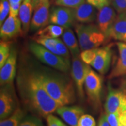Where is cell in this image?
Listing matches in <instances>:
<instances>
[{"instance_id": "obj_1", "label": "cell", "mask_w": 126, "mask_h": 126, "mask_svg": "<svg viewBox=\"0 0 126 126\" xmlns=\"http://www.w3.org/2000/svg\"><path fill=\"white\" fill-rule=\"evenodd\" d=\"M16 80L22 102L31 112L47 117L61 106L46 91L32 64L20 63Z\"/></svg>"}, {"instance_id": "obj_2", "label": "cell", "mask_w": 126, "mask_h": 126, "mask_svg": "<svg viewBox=\"0 0 126 126\" xmlns=\"http://www.w3.org/2000/svg\"><path fill=\"white\" fill-rule=\"evenodd\" d=\"M32 65L46 91L59 105L66 106L75 102L74 82L65 72L56 71L39 64Z\"/></svg>"}, {"instance_id": "obj_3", "label": "cell", "mask_w": 126, "mask_h": 126, "mask_svg": "<svg viewBox=\"0 0 126 126\" xmlns=\"http://www.w3.org/2000/svg\"><path fill=\"white\" fill-rule=\"evenodd\" d=\"M75 29L82 51L97 48L106 39L97 25L91 23L77 24L75 25Z\"/></svg>"}, {"instance_id": "obj_4", "label": "cell", "mask_w": 126, "mask_h": 126, "mask_svg": "<svg viewBox=\"0 0 126 126\" xmlns=\"http://www.w3.org/2000/svg\"><path fill=\"white\" fill-rule=\"evenodd\" d=\"M29 48L31 52L41 62L55 70L67 73L70 68V61L52 53L36 42H31Z\"/></svg>"}, {"instance_id": "obj_5", "label": "cell", "mask_w": 126, "mask_h": 126, "mask_svg": "<svg viewBox=\"0 0 126 126\" xmlns=\"http://www.w3.org/2000/svg\"><path fill=\"white\" fill-rule=\"evenodd\" d=\"M103 80L100 75L91 69L85 80L84 87L88 100L91 106L96 109L100 105V97Z\"/></svg>"}, {"instance_id": "obj_6", "label": "cell", "mask_w": 126, "mask_h": 126, "mask_svg": "<svg viewBox=\"0 0 126 126\" xmlns=\"http://www.w3.org/2000/svg\"><path fill=\"white\" fill-rule=\"evenodd\" d=\"M18 108V100L13 83L1 85L0 91L1 120L8 117Z\"/></svg>"}, {"instance_id": "obj_7", "label": "cell", "mask_w": 126, "mask_h": 126, "mask_svg": "<svg viewBox=\"0 0 126 126\" xmlns=\"http://www.w3.org/2000/svg\"><path fill=\"white\" fill-rule=\"evenodd\" d=\"M91 69L89 65L82 60L80 56L73 57L71 65V77L76 87L78 97L81 100H83L85 97L83 89L85 80Z\"/></svg>"}, {"instance_id": "obj_8", "label": "cell", "mask_w": 126, "mask_h": 126, "mask_svg": "<svg viewBox=\"0 0 126 126\" xmlns=\"http://www.w3.org/2000/svg\"><path fill=\"white\" fill-rule=\"evenodd\" d=\"M105 109L106 113H119L120 114L126 111V89L113 88L109 85Z\"/></svg>"}, {"instance_id": "obj_9", "label": "cell", "mask_w": 126, "mask_h": 126, "mask_svg": "<svg viewBox=\"0 0 126 126\" xmlns=\"http://www.w3.org/2000/svg\"><path fill=\"white\" fill-rule=\"evenodd\" d=\"M49 20L51 24L64 28H71L76 21L75 9L62 6L53 8L50 13Z\"/></svg>"}, {"instance_id": "obj_10", "label": "cell", "mask_w": 126, "mask_h": 126, "mask_svg": "<svg viewBox=\"0 0 126 126\" xmlns=\"http://www.w3.org/2000/svg\"><path fill=\"white\" fill-rule=\"evenodd\" d=\"M112 5L105 6L99 9L96 22L99 29L105 34L106 38H109L111 30L117 18V14Z\"/></svg>"}, {"instance_id": "obj_11", "label": "cell", "mask_w": 126, "mask_h": 126, "mask_svg": "<svg viewBox=\"0 0 126 126\" xmlns=\"http://www.w3.org/2000/svg\"><path fill=\"white\" fill-rule=\"evenodd\" d=\"M49 6V0H44L34 9L30 26L31 32L38 31L47 26L50 22Z\"/></svg>"}, {"instance_id": "obj_12", "label": "cell", "mask_w": 126, "mask_h": 126, "mask_svg": "<svg viewBox=\"0 0 126 126\" xmlns=\"http://www.w3.org/2000/svg\"><path fill=\"white\" fill-rule=\"evenodd\" d=\"M112 57L111 46L99 48L97 54L91 65L101 74H105L109 70Z\"/></svg>"}, {"instance_id": "obj_13", "label": "cell", "mask_w": 126, "mask_h": 126, "mask_svg": "<svg viewBox=\"0 0 126 126\" xmlns=\"http://www.w3.org/2000/svg\"><path fill=\"white\" fill-rule=\"evenodd\" d=\"M16 53L14 50L11 51L10 55L0 70L1 86L13 83L16 72Z\"/></svg>"}, {"instance_id": "obj_14", "label": "cell", "mask_w": 126, "mask_h": 126, "mask_svg": "<svg viewBox=\"0 0 126 126\" xmlns=\"http://www.w3.org/2000/svg\"><path fill=\"white\" fill-rule=\"evenodd\" d=\"M20 33H22V29L20 19L9 15L1 26V38L3 40L10 39L16 37Z\"/></svg>"}, {"instance_id": "obj_15", "label": "cell", "mask_w": 126, "mask_h": 126, "mask_svg": "<svg viewBox=\"0 0 126 126\" xmlns=\"http://www.w3.org/2000/svg\"><path fill=\"white\" fill-rule=\"evenodd\" d=\"M84 112L83 108L78 106H61L56 110L57 114L71 126H78L79 119Z\"/></svg>"}, {"instance_id": "obj_16", "label": "cell", "mask_w": 126, "mask_h": 126, "mask_svg": "<svg viewBox=\"0 0 126 126\" xmlns=\"http://www.w3.org/2000/svg\"><path fill=\"white\" fill-rule=\"evenodd\" d=\"M97 8L88 3H83L74 8L76 21L81 23H91L96 20Z\"/></svg>"}, {"instance_id": "obj_17", "label": "cell", "mask_w": 126, "mask_h": 126, "mask_svg": "<svg viewBox=\"0 0 126 126\" xmlns=\"http://www.w3.org/2000/svg\"><path fill=\"white\" fill-rule=\"evenodd\" d=\"M109 38L126 43V11L117 15L110 32Z\"/></svg>"}, {"instance_id": "obj_18", "label": "cell", "mask_w": 126, "mask_h": 126, "mask_svg": "<svg viewBox=\"0 0 126 126\" xmlns=\"http://www.w3.org/2000/svg\"><path fill=\"white\" fill-rule=\"evenodd\" d=\"M119 56L116 65L110 74L109 78H114L126 74V43L122 42L116 43Z\"/></svg>"}, {"instance_id": "obj_19", "label": "cell", "mask_w": 126, "mask_h": 126, "mask_svg": "<svg viewBox=\"0 0 126 126\" xmlns=\"http://www.w3.org/2000/svg\"><path fill=\"white\" fill-rule=\"evenodd\" d=\"M33 9L31 0H23L20 5L19 16L22 23V33L24 34H27L30 29Z\"/></svg>"}, {"instance_id": "obj_20", "label": "cell", "mask_w": 126, "mask_h": 126, "mask_svg": "<svg viewBox=\"0 0 126 126\" xmlns=\"http://www.w3.org/2000/svg\"><path fill=\"white\" fill-rule=\"evenodd\" d=\"M62 39L72 57L79 56L81 48L79 42L77 41L74 33L71 28H65L62 34Z\"/></svg>"}, {"instance_id": "obj_21", "label": "cell", "mask_w": 126, "mask_h": 126, "mask_svg": "<svg viewBox=\"0 0 126 126\" xmlns=\"http://www.w3.org/2000/svg\"><path fill=\"white\" fill-rule=\"evenodd\" d=\"M65 28L56 25H49L46 27L39 30L34 37L42 38H58L62 36Z\"/></svg>"}, {"instance_id": "obj_22", "label": "cell", "mask_w": 126, "mask_h": 126, "mask_svg": "<svg viewBox=\"0 0 126 126\" xmlns=\"http://www.w3.org/2000/svg\"><path fill=\"white\" fill-rule=\"evenodd\" d=\"M25 117L24 111L20 108H18L8 117L1 120L0 126H18Z\"/></svg>"}, {"instance_id": "obj_23", "label": "cell", "mask_w": 126, "mask_h": 126, "mask_svg": "<svg viewBox=\"0 0 126 126\" xmlns=\"http://www.w3.org/2000/svg\"><path fill=\"white\" fill-rule=\"evenodd\" d=\"M54 44L58 55L66 60L70 61V51L64 42L59 38H55Z\"/></svg>"}, {"instance_id": "obj_24", "label": "cell", "mask_w": 126, "mask_h": 126, "mask_svg": "<svg viewBox=\"0 0 126 126\" xmlns=\"http://www.w3.org/2000/svg\"><path fill=\"white\" fill-rule=\"evenodd\" d=\"M10 45L8 42L1 41L0 43V68L2 67L10 55Z\"/></svg>"}, {"instance_id": "obj_25", "label": "cell", "mask_w": 126, "mask_h": 126, "mask_svg": "<svg viewBox=\"0 0 126 126\" xmlns=\"http://www.w3.org/2000/svg\"><path fill=\"white\" fill-rule=\"evenodd\" d=\"M98 49V48H94L83 50L80 53V57L85 63L91 65L95 59Z\"/></svg>"}, {"instance_id": "obj_26", "label": "cell", "mask_w": 126, "mask_h": 126, "mask_svg": "<svg viewBox=\"0 0 126 126\" xmlns=\"http://www.w3.org/2000/svg\"><path fill=\"white\" fill-rule=\"evenodd\" d=\"M34 40L36 43L43 46L47 49L50 50L52 53L58 55L56 51L54 44V39L50 38H42V37H34Z\"/></svg>"}, {"instance_id": "obj_27", "label": "cell", "mask_w": 126, "mask_h": 126, "mask_svg": "<svg viewBox=\"0 0 126 126\" xmlns=\"http://www.w3.org/2000/svg\"><path fill=\"white\" fill-rule=\"evenodd\" d=\"M18 126H44L42 120L35 116H28L22 119Z\"/></svg>"}, {"instance_id": "obj_28", "label": "cell", "mask_w": 126, "mask_h": 126, "mask_svg": "<svg viewBox=\"0 0 126 126\" xmlns=\"http://www.w3.org/2000/svg\"><path fill=\"white\" fill-rule=\"evenodd\" d=\"M10 12V4L8 0H0V25L3 23Z\"/></svg>"}, {"instance_id": "obj_29", "label": "cell", "mask_w": 126, "mask_h": 126, "mask_svg": "<svg viewBox=\"0 0 126 126\" xmlns=\"http://www.w3.org/2000/svg\"><path fill=\"white\" fill-rule=\"evenodd\" d=\"M85 2V0H56V4L71 8H76Z\"/></svg>"}, {"instance_id": "obj_30", "label": "cell", "mask_w": 126, "mask_h": 126, "mask_svg": "<svg viewBox=\"0 0 126 126\" xmlns=\"http://www.w3.org/2000/svg\"><path fill=\"white\" fill-rule=\"evenodd\" d=\"M95 120L89 114H83L79 119L78 126H96Z\"/></svg>"}, {"instance_id": "obj_31", "label": "cell", "mask_w": 126, "mask_h": 126, "mask_svg": "<svg viewBox=\"0 0 126 126\" xmlns=\"http://www.w3.org/2000/svg\"><path fill=\"white\" fill-rule=\"evenodd\" d=\"M106 116L107 120L110 126H120L119 121V113H106Z\"/></svg>"}, {"instance_id": "obj_32", "label": "cell", "mask_w": 126, "mask_h": 126, "mask_svg": "<svg viewBox=\"0 0 126 126\" xmlns=\"http://www.w3.org/2000/svg\"><path fill=\"white\" fill-rule=\"evenodd\" d=\"M111 4L118 14L126 11V0H111Z\"/></svg>"}, {"instance_id": "obj_33", "label": "cell", "mask_w": 126, "mask_h": 126, "mask_svg": "<svg viewBox=\"0 0 126 126\" xmlns=\"http://www.w3.org/2000/svg\"><path fill=\"white\" fill-rule=\"evenodd\" d=\"M86 2L99 10L105 6L109 5L111 4V0H86Z\"/></svg>"}, {"instance_id": "obj_34", "label": "cell", "mask_w": 126, "mask_h": 126, "mask_svg": "<svg viewBox=\"0 0 126 126\" xmlns=\"http://www.w3.org/2000/svg\"><path fill=\"white\" fill-rule=\"evenodd\" d=\"M47 126H61V120L53 115L49 114L46 117Z\"/></svg>"}, {"instance_id": "obj_35", "label": "cell", "mask_w": 126, "mask_h": 126, "mask_svg": "<svg viewBox=\"0 0 126 126\" xmlns=\"http://www.w3.org/2000/svg\"><path fill=\"white\" fill-rule=\"evenodd\" d=\"M10 4V12L9 15H11L14 16H17L19 13L20 7L21 3H9Z\"/></svg>"}, {"instance_id": "obj_36", "label": "cell", "mask_w": 126, "mask_h": 126, "mask_svg": "<svg viewBox=\"0 0 126 126\" xmlns=\"http://www.w3.org/2000/svg\"><path fill=\"white\" fill-rule=\"evenodd\" d=\"M97 126H110L107 120L106 114H102L99 119Z\"/></svg>"}, {"instance_id": "obj_37", "label": "cell", "mask_w": 126, "mask_h": 126, "mask_svg": "<svg viewBox=\"0 0 126 126\" xmlns=\"http://www.w3.org/2000/svg\"><path fill=\"white\" fill-rule=\"evenodd\" d=\"M119 121L120 124L126 126V111H123L120 114Z\"/></svg>"}, {"instance_id": "obj_38", "label": "cell", "mask_w": 126, "mask_h": 126, "mask_svg": "<svg viewBox=\"0 0 126 126\" xmlns=\"http://www.w3.org/2000/svg\"><path fill=\"white\" fill-rule=\"evenodd\" d=\"M44 0H31L32 4L33 7V9H34L36 8L37 6L39 5V4H41Z\"/></svg>"}, {"instance_id": "obj_39", "label": "cell", "mask_w": 126, "mask_h": 126, "mask_svg": "<svg viewBox=\"0 0 126 126\" xmlns=\"http://www.w3.org/2000/svg\"><path fill=\"white\" fill-rule=\"evenodd\" d=\"M9 3H14V4H16V3H21L22 2L23 0H8Z\"/></svg>"}, {"instance_id": "obj_40", "label": "cell", "mask_w": 126, "mask_h": 126, "mask_svg": "<svg viewBox=\"0 0 126 126\" xmlns=\"http://www.w3.org/2000/svg\"><path fill=\"white\" fill-rule=\"evenodd\" d=\"M60 124H61V126H67V125H66V124H65L64 123H63L61 122V123Z\"/></svg>"}, {"instance_id": "obj_41", "label": "cell", "mask_w": 126, "mask_h": 126, "mask_svg": "<svg viewBox=\"0 0 126 126\" xmlns=\"http://www.w3.org/2000/svg\"><path fill=\"white\" fill-rule=\"evenodd\" d=\"M120 126H124V125H122V124H120Z\"/></svg>"}]
</instances>
